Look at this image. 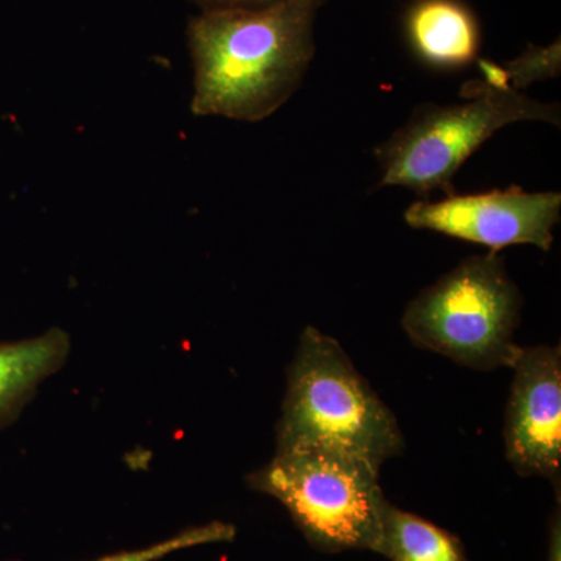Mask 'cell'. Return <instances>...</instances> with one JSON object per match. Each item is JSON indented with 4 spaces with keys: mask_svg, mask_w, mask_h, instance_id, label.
<instances>
[{
    "mask_svg": "<svg viewBox=\"0 0 561 561\" xmlns=\"http://www.w3.org/2000/svg\"><path fill=\"white\" fill-rule=\"evenodd\" d=\"M324 0H279L261 9L202 11L187 24L198 117L261 122L301 87L316 55Z\"/></svg>",
    "mask_w": 561,
    "mask_h": 561,
    "instance_id": "1",
    "label": "cell"
},
{
    "mask_svg": "<svg viewBox=\"0 0 561 561\" xmlns=\"http://www.w3.org/2000/svg\"><path fill=\"white\" fill-rule=\"evenodd\" d=\"M328 448L381 470L400 456L404 437L393 412L365 381L334 337L306 327L287 370L276 451Z\"/></svg>",
    "mask_w": 561,
    "mask_h": 561,
    "instance_id": "2",
    "label": "cell"
},
{
    "mask_svg": "<svg viewBox=\"0 0 561 561\" xmlns=\"http://www.w3.org/2000/svg\"><path fill=\"white\" fill-rule=\"evenodd\" d=\"M247 483L279 501L319 551L378 553L389 501L370 461L335 449H287Z\"/></svg>",
    "mask_w": 561,
    "mask_h": 561,
    "instance_id": "3",
    "label": "cell"
},
{
    "mask_svg": "<svg viewBox=\"0 0 561 561\" xmlns=\"http://www.w3.org/2000/svg\"><path fill=\"white\" fill-rule=\"evenodd\" d=\"M523 298L496 253L471 256L409 302L402 328L420 348L474 370L512 367Z\"/></svg>",
    "mask_w": 561,
    "mask_h": 561,
    "instance_id": "4",
    "label": "cell"
},
{
    "mask_svg": "<svg viewBox=\"0 0 561 561\" xmlns=\"http://www.w3.org/2000/svg\"><path fill=\"white\" fill-rule=\"evenodd\" d=\"M467 102L424 105L404 127L375 150L382 186L408 187L423 201L432 192L456 194L454 176L463 162L501 128L524 121L560 127V106L482 80L465 84Z\"/></svg>",
    "mask_w": 561,
    "mask_h": 561,
    "instance_id": "5",
    "label": "cell"
},
{
    "mask_svg": "<svg viewBox=\"0 0 561 561\" xmlns=\"http://www.w3.org/2000/svg\"><path fill=\"white\" fill-rule=\"evenodd\" d=\"M560 192H526L519 186L482 194L446 195L442 202L419 201L404 213L409 227L481 243L497 253L511 245L551 250L560 221Z\"/></svg>",
    "mask_w": 561,
    "mask_h": 561,
    "instance_id": "6",
    "label": "cell"
},
{
    "mask_svg": "<svg viewBox=\"0 0 561 561\" xmlns=\"http://www.w3.org/2000/svg\"><path fill=\"white\" fill-rule=\"evenodd\" d=\"M505 411V456L524 478L560 482L561 353L559 346H527L513 360Z\"/></svg>",
    "mask_w": 561,
    "mask_h": 561,
    "instance_id": "7",
    "label": "cell"
},
{
    "mask_svg": "<svg viewBox=\"0 0 561 561\" xmlns=\"http://www.w3.org/2000/svg\"><path fill=\"white\" fill-rule=\"evenodd\" d=\"M405 31L420 60L434 68H465L481 49L479 22L460 0H416Z\"/></svg>",
    "mask_w": 561,
    "mask_h": 561,
    "instance_id": "8",
    "label": "cell"
},
{
    "mask_svg": "<svg viewBox=\"0 0 561 561\" xmlns=\"http://www.w3.org/2000/svg\"><path fill=\"white\" fill-rule=\"evenodd\" d=\"M70 353V337L50 328L36 337L0 342V430L16 420L41 383L61 370Z\"/></svg>",
    "mask_w": 561,
    "mask_h": 561,
    "instance_id": "9",
    "label": "cell"
},
{
    "mask_svg": "<svg viewBox=\"0 0 561 561\" xmlns=\"http://www.w3.org/2000/svg\"><path fill=\"white\" fill-rule=\"evenodd\" d=\"M378 553L390 561H470L459 537L390 502Z\"/></svg>",
    "mask_w": 561,
    "mask_h": 561,
    "instance_id": "10",
    "label": "cell"
},
{
    "mask_svg": "<svg viewBox=\"0 0 561 561\" xmlns=\"http://www.w3.org/2000/svg\"><path fill=\"white\" fill-rule=\"evenodd\" d=\"M234 537L236 529L232 524L214 522L205 524V526L191 527V529L180 531L175 537L147 546V548L111 553V556L94 561H157L173 552L183 551V549L213 545V542L232 541Z\"/></svg>",
    "mask_w": 561,
    "mask_h": 561,
    "instance_id": "11",
    "label": "cell"
},
{
    "mask_svg": "<svg viewBox=\"0 0 561 561\" xmlns=\"http://www.w3.org/2000/svg\"><path fill=\"white\" fill-rule=\"evenodd\" d=\"M560 68V39L551 46H530L522 57L501 66L505 83L515 91H522L535 81L556 79Z\"/></svg>",
    "mask_w": 561,
    "mask_h": 561,
    "instance_id": "12",
    "label": "cell"
},
{
    "mask_svg": "<svg viewBox=\"0 0 561 561\" xmlns=\"http://www.w3.org/2000/svg\"><path fill=\"white\" fill-rule=\"evenodd\" d=\"M197 5L201 11L214 10H238V9H261V7L272 5L279 0H190Z\"/></svg>",
    "mask_w": 561,
    "mask_h": 561,
    "instance_id": "13",
    "label": "cell"
},
{
    "mask_svg": "<svg viewBox=\"0 0 561 561\" xmlns=\"http://www.w3.org/2000/svg\"><path fill=\"white\" fill-rule=\"evenodd\" d=\"M548 561H561V519L560 507L553 513L551 526H549Z\"/></svg>",
    "mask_w": 561,
    "mask_h": 561,
    "instance_id": "14",
    "label": "cell"
}]
</instances>
